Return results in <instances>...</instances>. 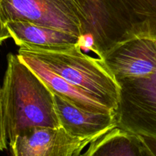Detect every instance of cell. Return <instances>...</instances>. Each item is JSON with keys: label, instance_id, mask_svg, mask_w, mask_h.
<instances>
[{"label": "cell", "instance_id": "9a60e30c", "mask_svg": "<svg viewBox=\"0 0 156 156\" xmlns=\"http://www.w3.org/2000/svg\"><path fill=\"white\" fill-rule=\"evenodd\" d=\"M146 156H152V155H150V154L149 153V152H148L147 150H146Z\"/></svg>", "mask_w": 156, "mask_h": 156}, {"label": "cell", "instance_id": "ba28073f", "mask_svg": "<svg viewBox=\"0 0 156 156\" xmlns=\"http://www.w3.org/2000/svg\"><path fill=\"white\" fill-rule=\"evenodd\" d=\"M53 96L60 126L73 136L96 140L117 127L115 113L90 112L75 106L59 96Z\"/></svg>", "mask_w": 156, "mask_h": 156}, {"label": "cell", "instance_id": "6da1fadb", "mask_svg": "<svg viewBox=\"0 0 156 156\" xmlns=\"http://www.w3.org/2000/svg\"><path fill=\"white\" fill-rule=\"evenodd\" d=\"M2 90L9 143L27 128L60 126L53 94L18 55L8 54Z\"/></svg>", "mask_w": 156, "mask_h": 156}, {"label": "cell", "instance_id": "8fae6325", "mask_svg": "<svg viewBox=\"0 0 156 156\" xmlns=\"http://www.w3.org/2000/svg\"><path fill=\"white\" fill-rule=\"evenodd\" d=\"M82 156H146V150L138 135L117 126L91 142Z\"/></svg>", "mask_w": 156, "mask_h": 156}, {"label": "cell", "instance_id": "5bb4252c", "mask_svg": "<svg viewBox=\"0 0 156 156\" xmlns=\"http://www.w3.org/2000/svg\"><path fill=\"white\" fill-rule=\"evenodd\" d=\"M9 37H11L10 33H9L5 24L3 22L0 17V44H2L5 40Z\"/></svg>", "mask_w": 156, "mask_h": 156}, {"label": "cell", "instance_id": "7a4b0ae2", "mask_svg": "<svg viewBox=\"0 0 156 156\" xmlns=\"http://www.w3.org/2000/svg\"><path fill=\"white\" fill-rule=\"evenodd\" d=\"M85 13V37L99 59L133 38L156 41V0H86Z\"/></svg>", "mask_w": 156, "mask_h": 156}, {"label": "cell", "instance_id": "7c38bea8", "mask_svg": "<svg viewBox=\"0 0 156 156\" xmlns=\"http://www.w3.org/2000/svg\"><path fill=\"white\" fill-rule=\"evenodd\" d=\"M7 136H6L5 126L4 108H3L2 90L0 87V151L7 149Z\"/></svg>", "mask_w": 156, "mask_h": 156}, {"label": "cell", "instance_id": "52a82bcc", "mask_svg": "<svg viewBox=\"0 0 156 156\" xmlns=\"http://www.w3.org/2000/svg\"><path fill=\"white\" fill-rule=\"evenodd\" d=\"M116 80L156 73V41L136 37L117 44L100 59Z\"/></svg>", "mask_w": 156, "mask_h": 156}, {"label": "cell", "instance_id": "4fadbf2b", "mask_svg": "<svg viewBox=\"0 0 156 156\" xmlns=\"http://www.w3.org/2000/svg\"><path fill=\"white\" fill-rule=\"evenodd\" d=\"M145 148L152 156H156V138L144 135H138Z\"/></svg>", "mask_w": 156, "mask_h": 156}, {"label": "cell", "instance_id": "30bf717a", "mask_svg": "<svg viewBox=\"0 0 156 156\" xmlns=\"http://www.w3.org/2000/svg\"><path fill=\"white\" fill-rule=\"evenodd\" d=\"M11 37L19 47L44 50H63L83 44V39L69 32L27 21L5 24Z\"/></svg>", "mask_w": 156, "mask_h": 156}, {"label": "cell", "instance_id": "2e32d148", "mask_svg": "<svg viewBox=\"0 0 156 156\" xmlns=\"http://www.w3.org/2000/svg\"><path fill=\"white\" fill-rule=\"evenodd\" d=\"M2 1V0H0V2H1Z\"/></svg>", "mask_w": 156, "mask_h": 156}, {"label": "cell", "instance_id": "277c9868", "mask_svg": "<svg viewBox=\"0 0 156 156\" xmlns=\"http://www.w3.org/2000/svg\"><path fill=\"white\" fill-rule=\"evenodd\" d=\"M85 4L86 0H2L0 17L5 24L27 21L64 30L84 40Z\"/></svg>", "mask_w": 156, "mask_h": 156}, {"label": "cell", "instance_id": "8992f818", "mask_svg": "<svg viewBox=\"0 0 156 156\" xmlns=\"http://www.w3.org/2000/svg\"><path fill=\"white\" fill-rule=\"evenodd\" d=\"M95 140L74 137L62 127L33 126L9 143L13 156H79Z\"/></svg>", "mask_w": 156, "mask_h": 156}, {"label": "cell", "instance_id": "5b68a950", "mask_svg": "<svg viewBox=\"0 0 156 156\" xmlns=\"http://www.w3.org/2000/svg\"><path fill=\"white\" fill-rule=\"evenodd\" d=\"M117 82L120 86L115 111L117 127L156 138V73Z\"/></svg>", "mask_w": 156, "mask_h": 156}, {"label": "cell", "instance_id": "9c48e42d", "mask_svg": "<svg viewBox=\"0 0 156 156\" xmlns=\"http://www.w3.org/2000/svg\"><path fill=\"white\" fill-rule=\"evenodd\" d=\"M18 56L45 83L53 94L85 111L93 113H115L105 106L98 98L83 89L71 85L49 69L42 62L19 48Z\"/></svg>", "mask_w": 156, "mask_h": 156}, {"label": "cell", "instance_id": "3957f363", "mask_svg": "<svg viewBox=\"0 0 156 156\" xmlns=\"http://www.w3.org/2000/svg\"><path fill=\"white\" fill-rule=\"evenodd\" d=\"M66 82L98 98L115 112L120 86L100 59L82 51L78 45L63 50H44L21 47Z\"/></svg>", "mask_w": 156, "mask_h": 156}]
</instances>
